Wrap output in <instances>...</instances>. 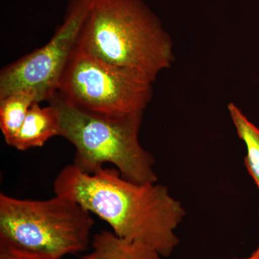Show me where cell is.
I'll return each instance as SVG.
<instances>
[{"label":"cell","mask_w":259,"mask_h":259,"mask_svg":"<svg viewBox=\"0 0 259 259\" xmlns=\"http://www.w3.org/2000/svg\"><path fill=\"white\" fill-rule=\"evenodd\" d=\"M54 194L77 202L105 221L117 236L140 242L168 257L180 243L175 230L185 211L165 186L125 180L116 168L93 174L65 166L54 182Z\"/></svg>","instance_id":"1"},{"label":"cell","mask_w":259,"mask_h":259,"mask_svg":"<svg viewBox=\"0 0 259 259\" xmlns=\"http://www.w3.org/2000/svg\"><path fill=\"white\" fill-rule=\"evenodd\" d=\"M77 48L151 83L175 61L171 37L142 0H93Z\"/></svg>","instance_id":"2"},{"label":"cell","mask_w":259,"mask_h":259,"mask_svg":"<svg viewBox=\"0 0 259 259\" xmlns=\"http://www.w3.org/2000/svg\"><path fill=\"white\" fill-rule=\"evenodd\" d=\"M58 112L60 136L76 151L72 164L93 174L111 163L125 180L135 183H155L153 155L140 144L144 112L124 115L94 113L75 107L55 93L47 100Z\"/></svg>","instance_id":"3"},{"label":"cell","mask_w":259,"mask_h":259,"mask_svg":"<svg viewBox=\"0 0 259 259\" xmlns=\"http://www.w3.org/2000/svg\"><path fill=\"white\" fill-rule=\"evenodd\" d=\"M93 226L91 213L67 197L34 200L0 194V248L61 259L88 250Z\"/></svg>","instance_id":"4"},{"label":"cell","mask_w":259,"mask_h":259,"mask_svg":"<svg viewBox=\"0 0 259 259\" xmlns=\"http://www.w3.org/2000/svg\"><path fill=\"white\" fill-rule=\"evenodd\" d=\"M56 93L75 107L107 115L144 112L153 83L117 71L76 47Z\"/></svg>","instance_id":"5"},{"label":"cell","mask_w":259,"mask_h":259,"mask_svg":"<svg viewBox=\"0 0 259 259\" xmlns=\"http://www.w3.org/2000/svg\"><path fill=\"white\" fill-rule=\"evenodd\" d=\"M93 3V0H69L64 21L50 41L2 69L0 99L22 90H32L40 102L56 93Z\"/></svg>","instance_id":"6"},{"label":"cell","mask_w":259,"mask_h":259,"mask_svg":"<svg viewBox=\"0 0 259 259\" xmlns=\"http://www.w3.org/2000/svg\"><path fill=\"white\" fill-rule=\"evenodd\" d=\"M58 136H60V123L56 109L50 104L41 107L40 102H35L10 146L19 151H26L42 147L51 138Z\"/></svg>","instance_id":"7"},{"label":"cell","mask_w":259,"mask_h":259,"mask_svg":"<svg viewBox=\"0 0 259 259\" xmlns=\"http://www.w3.org/2000/svg\"><path fill=\"white\" fill-rule=\"evenodd\" d=\"M92 250L81 259H162L156 250L140 243L120 238L112 231H102L93 236Z\"/></svg>","instance_id":"8"},{"label":"cell","mask_w":259,"mask_h":259,"mask_svg":"<svg viewBox=\"0 0 259 259\" xmlns=\"http://www.w3.org/2000/svg\"><path fill=\"white\" fill-rule=\"evenodd\" d=\"M35 102H39L38 99L32 90H22L0 99V128L7 144L10 146L18 134Z\"/></svg>","instance_id":"9"},{"label":"cell","mask_w":259,"mask_h":259,"mask_svg":"<svg viewBox=\"0 0 259 259\" xmlns=\"http://www.w3.org/2000/svg\"><path fill=\"white\" fill-rule=\"evenodd\" d=\"M228 108L238 137L246 146L245 166L259 189V128L235 104L230 103Z\"/></svg>","instance_id":"10"},{"label":"cell","mask_w":259,"mask_h":259,"mask_svg":"<svg viewBox=\"0 0 259 259\" xmlns=\"http://www.w3.org/2000/svg\"><path fill=\"white\" fill-rule=\"evenodd\" d=\"M0 259H36L17 253L13 250L0 248Z\"/></svg>","instance_id":"11"},{"label":"cell","mask_w":259,"mask_h":259,"mask_svg":"<svg viewBox=\"0 0 259 259\" xmlns=\"http://www.w3.org/2000/svg\"><path fill=\"white\" fill-rule=\"evenodd\" d=\"M251 255H254V256L258 257V258H259V245L258 248H256V250H255Z\"/></svg>","instance_id":"12"},{"label":"cell","mask_w":259,"mask_h":259,"mask_svg":"<svg viewBox=\"0 0 259 259\" xmlns=\"http://www.w3.org/2000/svg\"><path fill=\"white\" fill-rule=\"evenodd\" d=\"M233 259H259L258 257H255L254 255H250V257H248V258H233Z\"/></svg>","instance_id":"13"}]
</instances>
